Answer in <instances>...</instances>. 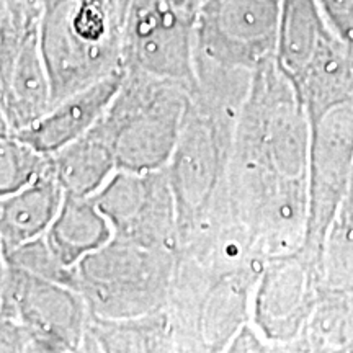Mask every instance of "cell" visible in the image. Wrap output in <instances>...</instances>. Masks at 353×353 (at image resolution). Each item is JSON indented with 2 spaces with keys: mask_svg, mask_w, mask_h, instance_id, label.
<instances>
[{
  "mask_svg": "<svg viewBox=\"0 0 353 353\" xmlns=\"http://www.w3.org/2000/svg\"><path fill=\"white\" fill-rule=\"evenodd\" d=\"M311 125L275 57L252 74L234 130L228 169L232 216L265 257L303 245L309 211Z\"/></svg>",
  "mask_w": 353,
  "mask_h": 353,
  "instance_id": "1",
  "label": "cell"
},
{
  "mask_svg": "<svg viewBox=\"0 0 353 353\" xmlns=\"http://www.w3.org/2000/svg\"><path fill=\"white\" fill-rule=\"evenodd\" d=\"M267 260L226 245L179 252L164 307L176 352H228L250 322L254 291Z\"/></svg>",
  "mask_w": 353,
  "mask_h": 353,
  "instance_id": "2",
  "label": "cell"
},
{
  "mask_svg": "<svg viewBox=\"0 0 353 353\" xmlns=\"http://www.w3.org/2000/svg\"><path fill=\"white\" fill-rule=\"evenodd\" d=\"M250 82L221 79L192 88L185 125L165 165L176 203L180 239L214 214L231 210L228 169L234 130Z\"/></svg>",
  "mask_w": 353,
  "mask_h": 353,
  "instance_id": "3",
  "label": "cell"
},
{
  "mask_svg": "<svg viewBox=\"0 0 353 353\" xmlns=\"http://www.w3.org/2000/svg\"><path fill=\"white\" fill-rule=\"evenodd\" d=\"M52 105L123 70L132 0H34Z\"/></svg>",
  "mask_w": 353,
  "mask_h": 353,
  "instance_id": "4",
  "label": "cell"
},
{
  "mask_svg": "<svg viewBox=\"0 0 353 353\" xmlns=\"http://www.w3.org/2000/svg\"><path fill=\"white\" fill-rule=\"evenodd\" d=\"M117 95L97 121L121 172L161 170L169 164L192 103L187 82L123 69Z\"/></svg>",
  "mask_w": 353,
  "mask_h": 353,
  "instance_id": "5",
  "label": "cell"
},
{
  "mask_svg": "<svg viewBox=\"0 0 353 353\" xmlns=\"http://www.w3.org/2000/svg\"><path fill=\"white\" fill-rule=\"evenodd\" d=\"M88 314L76 290L2 259V353L82 352Z\"/></svg>",
  "mask_w": 353,
  "mask_h": 353,
  "instance_id": "6",
  "label": "cell"
},
{
  "mask_svg": "<svg viewBox=\"0 0 353 353\" xmlns=\"http://www.w3.org/2000/svg\"><path fill=\"white\" fill-rule=\"evenodd\" d=\"M179 252L112 237L74 267V290L92 314L134 317L165 307Z\"/></svg>",
  "mask_w": 353,
  "mask_h": 353,
  "instance_id": "7",
  "label": "cell"
},
{
  "mask_svg": "<svg viewBox=\"0 0 353 353\" xmlns=\"http://www.w3.org/2000/svg\"><path fill=\"white\" fill-rule=\"evenodd\" d=\"M275 61L304 101L353 87V51L334 32L319 0H283Z\"/></svg>",
  "mask_w": 353,
  "mask_h": 353,
  "instance_id": "8",
  "label": "cell"
},
{
  "mask_svg": "<svg viewBox=\"0 0 353 353\" xmlns=\"http://www.w3.org/2000/svg\"><path fill=\"white\" fill-rule=\"evenodd\" d=\"M52 107L34 0H0V132H19Z\"/></svg>",
  "mask_w": 353,
  "mask_h": 353,
  "instance_id": "9",
  "label": "cell"
},
{
  "mask_svg": "<svg viewBox=\"0 0 353 353\" xmlns=\"http://www.w3.org/2000/svg\"><path fill=\"white\" fill-rule=\"evenodd\" d=\"M283 0H205L195 26V68L254 72L275 57Z\"/></svg>",
  "mask_w": 353,
  "mask_h": 353,
  "instance_id": "10",
  "label": "cell"
},
{
  "mask_svg": "<svg viewBox=\"0 0 353 353\" xmlns=\"http://www.w3.org/2000/svg\"><path fill=\"white\" fill-rule=\"evenodd\" d=\"M307 117L309 211L301 249L321 260L329 229L353 187V100Z\"/></svg>",
  "mask_w": 353,
  "mask_h": 353,
  "instance_id": "11",
  "label": "cell"
},
{
  "mask_svg": "<svg viewBox=\"0 0 353 353\" xmlns=\"http://www.w3.org/2000/svg\"><path fill=\"white\" fill-rule=\"evenodd\" d=\"M298 352H353V187L322 247L316 307Z\"/></svg>",
  "mask_w": 353,
  "mask_h": 353,
  "instance_id": "12",
  "label": "cell"
},
{
  "mask_svg": "<svg viewBox=\"0 0 353 353\" xmlns=\"http://www.w3.org/2000/svg\"><path fill=\"white\" fill-rule=\"evenodd\" d=\"M319 260L299 247L265 263L252 298L250 322L270 352H298L317 301Z\"/></svg>",
  "mask_w": 353,
  "mask_h": 353,
  "instance_id": "13",
  "label": "cell"
},
{
  "mask_svg": "<svg viewBox=\"0 0 353 353\" xmlns=\"http://www.w3.org/2000/svg\"><path fill=\"white\" fill-rule=\"evenodd\" d=\"M94 198L114 237L179 252L176 203L165 167L143 174L118 170Z\"/></svg>",
  "mask_w": 353,
  "mask_h": 353,
  "instance_id": "14",
  "label": "cell"
},
{
  "mask_svg": "<svg viewBox=\"0 0 353 353\" xmlns=\"http://www.w3.org/2000/svg\"><path fill=\"white\" fill-rule=\"evenodd\" d=\"M123 69L195 85V25L152 0H132Z\"/></svg>",
  "mask_w": 353,
  "mask_h": 353,
  "instance_id": "15",
  "label": "cell"
},
{
  "mask_svg": "<svg viewBox=\"0 0 353 353\" xmlns=\"http://www.w3.org/2000/svg\"><path fill=\"white\" fill-rule=\"evenodd\" d=\"M123 76L125 70H120L74 92L52 105L33 125L13 134L46 156L56 154L95 126L117 95Z\"/></svg>",
  "mask_w": 353,
  "mask_h": 353,
  "instance_id": "16",
  "label": "cell"
},
{
  "mask_svg": "<svg viewBox=\"0 0 353 353\" xmlns=\"http://www.w3.org/2000/svg\"><path fill=\"white\" fill-rule=\"evenodd\" d=\"M65 192L52 167L0 201V254L44 236L59 214Z\"/></svg>",
  "mask_w": 353,
  "mask_h": 353,
  "instance_id": "17",
  "label": "cell"
},
{
  "mask_svg": "<svg viewBox=\"0 0 353 353\" xmlns=\"http://www.w3.org/2000/svg\"><path fill=\"white\" fill-rule=\"evenodd\" d=\"M43 237L57 262L74 268L85 255L107 244L113 237V229L94 195L65 193L59 214Z\"/></svg>",
  "mask_w": 353,
  "mask_h": 353,
  "instance_id": "18",
  "label": "cell"
},
{
  "mask_svg": "<svg viewBox=\"0 0 353 353\" xmlns=\"http://www.w3.org/2000/svg\"><path fill=\"white\" fill-rule=\"evenodd\" d=\"M82 352H176L165 309L134 317L88 314Z\"/></svg>",
  "mask_w": 353,
  "mask_h": 353,
  "instance_id": "19",
  "label": "cell"
},
{
  "mask_svg": "<svg viewBox=\"0 0 353 353\" xmlns=\"http://www.w3.org/2000/svg\"><path fill=\"white\" fill-rule=\"evenodd\" d=\"M52 170L65 193L92 196L117 174V159L108 139L99 128L51 154Z\"/></svg>",
  "mask_w": 353,
  "mask_h": 353,
  "instance_id": "20",
  "label": "cell"
},
{
  "mask_svg": "<svg viewBox=\"0 0 353 353\" xmlns=\"http://www.w3.org/2000/svg\"><path fill=\"white\" fill-rule=\"evenodd\" d=\"M51 167V156L37 151L13 132H0V196L25 188Z\"/></svg>",
  "mask_w": 353,
  "mask_h": 353,
  "instance_id": "21",
  "label": "cell"
},
{
  "mask_svg": "<svg viewBox=\"0 0 353 353\" xmlns=\"http://www.w3.org/2000/svg\"><path fill=\"white\" fill-rule=\"evenodd\" d=\"M334 32L353 51V0H319Z\"/></svg>",
  "mask_w": 353,
  "mask_h": 353,
  "instance_id": "22",
  "label": "cell"
},
{
  "mask_svg": "<svg viewBox=\"0 0 353 353\" xmlns=\"http://www.w3.org/2000/svg\"><path fill=\"white\" fill-rule=\"evenodd\" d=\"M228 352H270V347H268V343L263 341V337L259 334V330L254 327L252 322H249V324H245L244 327L236 334V337H234L231 343H229Z\"/></svg>",
  "mask_w": 353,
  "mask_h": 353,
  "instance_id": "23",
  "label": "cell"
},
{
  "mask_svg": "<svg viewBox=\"0 0 353 353\" xmlns=\"http://www.w3.org/2000/svg\"><path fill=\"white\" fill-rule=\"evenodd\" d=\"M154 2L170 8V10L179 13L182 19L192 21L196 26L198 13H200L205 0H154Z\"/></svg>",
  "mask_w": 353,
  "mask_h": 353,
  "instance_id": "24",
  "label": "cell"
}]
</instances>
